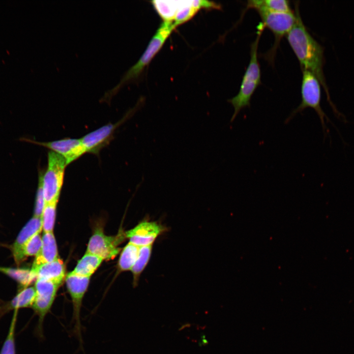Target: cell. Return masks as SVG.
Returning a JSON list of instances; mask_svg holds the SVG:
<instances>
[{
	"label": "cell",
	"instance_id": "cell-10",
	"mask_svg": "<svg viewBox=\"0 0 354 354\" xmlns=\"http://www.w3.org/2000/svg\"><path fill=\"white\" fill-rule=\"evenodd\" d=\"M265 28H268L275 37L273 52L277 47L280 40L286 36L294 26L296 19L295 13L277 12L267 11H257Z\"/></svg>",
	"mask_w": 354,
	"mask_h": 354
},
{
	"label": "cell",
	"instance_id": "cell-1",
	"mask_svg": "<svg viewBox=\"0 0 354 354\" xmlns=\"http://www.w3.org/2000/svg\"><path fill=\"white\" fill-rule=\"evenodd\" d=\"M296 22L286 35L287 41L302 68L312 72L323 86L327 99L335 115H343L332 103L324 74L323 47L313 37L305 26L300 15L298 4H295Z\"/></svg>",
	"mask_w": 354,
	"mask_h": 354
},
{
	"label": "cell",
	"instance_id": "cell-7",
	"mask_svg": "<svg viewBox=\"0 0 354 354\" xmlns=\"http://www.w3.org/2000/svg\"><path fill=\"white\" fill-rule=\"evenodd\" d=\"M61 285L45 279H36L35 284L36 296L32 306L38 316L36 332L38 336H43V324L46 315L50 311L58 290Z\"/></svg>",
	"mask_w": 354,
	"mask_h": 354
},
{
	"label": "cell",
	"instance_id": "cell-17",
	"mask_svg": "<svg viewBox=\"0 0 354 354\" xmlns=\"http://www.w3.org/2000/svg\"><path fill=\"white\" fill-rule=\"evenodd\" d=\"M36 296L34 287H29L23 289L1 311L3 313L11 310H19L21 308L32 307Z\"/></svg>",
	"mask_w": 354,
	"mask_h": 354
},
{
	"label": "cell",
	"instance_id": "cell-5",
	"mask_svg": "<svg viewBox=\"0 0 354 354\" xmlns=\"http://www.w3.org/2000/svg\"><path fill=\"white\" fill-rule=\"evenodd\" d=\"M67 164L61 155L52 151L48 154V166L41 174V182L45 204L58 202L63 183Z\"/></svg>",
	"mask_w": 354,
	"mask_h": 354
},
{
	"label": "cell",
	"instance_id": "cell-20",
	"mask_svg": "<svg viewBox=\"0 0 354 354\" xmlns=\"http://www.w3.org/2000/svg\"><path fill=\"white\" fill-rule=\"evenodd\" d=\"M0 271L16 280L23 289L28 287L35 279L36 280V276L31 269L0 267Z\"/></svg>",
	"mask_w": 354,
	"mask_h": 354
},
{
	"label": "cell",
	"instance_id": "cell-4",
	"mask_svg": "<svg viewBox=\"0 0 354 354\" xmlns=\"http://www.w3.org/2000/svg\"><path fill=\"white\" fill-rule=\"evenodd\" d=\"M302 77L301 85V101L285 120L288 123L298 113H301L307 108H311L317 113L320 119L324 135L328 132L325 120L331 122L327 115L324 112L321 105V83L317 78L311 72L302 70Z\"/></svg>",
	"mask_w": 354,
	"mask_h": 354
},
{
	"label": "cell",
	"instance_id": "cell-15",
	"mask_svg": "<svg viewBox=\"0 0 354 354\" xmlns=\"http://www.w3.org/2000/svg\"><path fill=\"white\" fill-rule=\"evenodd\" d=\"M58 258L57 245L53 232L43 233L42 246L38 254L35 256L31 268L53 262Z\"/></svg>",
	"mask_w": 354,
	"mask_h": 354
},
{
	"label": "cell",
	"instance_id": "cell-13",
	"mask_svg": "<svg viewBox=\"0 0 354 354\" xmlns=\"http://www.w3.org/2000/svg\"><path fill=\"white\" fill-rule=\"evenodd\" d=\"M42 229L41 218L33 216L20 231L12 246L13 255L17 265L24 260L22 255L24 245L32 236L40 233Z\"/></svg>",
	"mask_w": 354,
	"mask_h": 354
},
{
	"label": "cell",
	"instance_id": "cell-23",
	"mask_svg": "<svg viewBox=\"0 0 354 354\" xmlns=\"http://www.w3.org/2000/svg\"><path fill=\"white\" fill-rule=\"evenodd\" d=\"M18 312V310H14L8 334L3 343L0 354H16L15 332Z\"/></svg>",
	"mask_w": 354,
	"mask_h": 354
},
{
	"label": "cell",
	"instance_id": "cell-16",
	"mask_svg": "<svg viewBox=\"0 0 354 354\" xmlns=\"http://www.w3.org/2000/svg\"><path fill=\"white\" fill-rule=\"evenodd\" d=\"M246 8H254L257 11L293 12L289 1L286 0H250L247 1Z\"/></svg>",
	"mask_w": 354,
	"mask_h": 354
},
{
	"label": "cell",
	"instance_id": "cell-22",
	"mask_svg": "<svg viewBox=\"0 0 354 354\" xmlns=\"http://www.w3.org/2000/svg\"><path fill=\"white\" fill-rule=\"evenodd\" d=\"M58 202L45 204L41 216L43 233H53Z\"/></svg>",
	"mask_w": 354,
	"mask_h": 354
},
{
	"label": "cell",
	"instance_id": "cell-8",
	"mask_svg": "<svg viewBox=\"0 0 354 354\" xmlns=\"http://www.w3.org/2000/svg\"><path fill=\"white\" fill-rule=\"evenodd\" d=\"M140 106L139 102L117 122L114 124L109 123L81 138L86 152L97 154L113 138L116 129L131 117Z\"/></svg>",
	"mask_w": 354,
	"mask_h": 354
},
{
	"label": "cell",
	"instance_id": "cell-9",
	"mask_svg": "<svg viewBox=\"0 0 354 354\" xmlns=\"http://www.w3.org/2000/svg\"><path fill=\"white\" fill-rule=\"evenodd\" d=\"M125 237V233L122 232L114 236H108L104 234L101 228H97L89 239L86 252L103 260L113 259L119 253L120 248L118 245Z\"/></svg>",
	"mask_w": 354,
	"mask_h": 354
},
{
	"label": "cell",
	"instance_id": "cell-18",
	"mask_svg": "<svg viewBox=\"0 0 354 354\" xmlns=\"http://www.w3.org/2000/svg\"><path fill=\"white\" fill-rule=\"evenodd\" d=\"M103 260L99 257L86 252L78 261L74 269L71 272L81 276L90 277L99 266Z\"/></svg>",
	"mask_w": 354,
	"mask_h": 354
},
{
	"label": "cell",
	"instance_id": "cell-24",
	"mask_svg": "<svg viewBox=\"0 0 354 354\" xmlns=\"http://www.w3.org/2000/svg\"><path fill=\"white\" fill-rule=\"evenodd\" d=\"M41 246L42 237L39 233L36 234L27 241L22 248V255L24 259L28 256H36Z\"/></svg>",
	"mask_w": 354,
	"mask_h": 354
},
{
	"label": "cell",
	"instance_id": "cell-11",
	"mask_svg": "<svg viewBox=\"0 0 354 354\" xmlns=\"http://www.w3.org/2000/svg\"><path fill=\"white\" fill-rule=\"evenodd\" d=\"M166 228L156 221L144 220L125 232L129 242L139 247L152 245L157 237L166 230Z\"/></svg>",
	"mask_w": 354,
	"mask_h": 354
},
{
	"label": "cell",
	"instance_id": "cell-21",
	"mask_svg": "<svg viewBox=\"0 0 354 354\" xmlns=\"http://www.w3.org/2000/svg\"><path fill=\"white\" fill-rule=\"evenodd\" d=\"M152 245L140 247L137 259L131 271L133 275L134 284H137L139 278L149 261Z\"/></svg>",
	"mask_w": 354,
	"mask_h": 354
},
{
	"label": "cell",
	"instance_id": "cell-19",
	"mask_svg": "<svg viewBox=\"0 0 354 354\" xmlns=\"http://www.w3.org/2000/svg\"><path fill=\"white\" fill-rule=\"evenodd\" d=\"M140 247L129 242L122 249L118 262L120 271L131 270L139 253Z\"/></svg>",
	"mask_w": 354,
	"mask_h": 354
},
{
	"label": "cell",
	"instance_id": "cell-14",
	"mask_svg": "<svg viewBox=\"0 0 354 354\" xmlns=\"http://www.w3.org/2000/svg\"><path fill=\"white\" fill-rule=\"evenodd\" d=\"M36 279H42L61 285L65 278V268L63 262L59 258L56 260L31 268Z\"/></svg>",
	"mask_w": 354,
	"mask_h": 354
},
{
	"label": "cell",
	"instance_id": "cell-25",
	"mask_svg": "<svg viewBox=\"0 0 354 354\" xmlns=\"http://www.w3.org/2000/svg\"><path fill=\"white\" fill-rule=\"evenodd\" d=\"M45 203L43 194L41 174L40 173L38 187L36 191L34 216L36 217L41 218L42 212L45 206Z\"/></svg>",
	"mask_w": 354,
	"mask_h": 354
},
{
	"label": "cell",
	"instance_id": "cell-12",
	"mask_svg": "<svg viewBox=\"0 0 354 354\" xmlns=\"http://www.w3.org/2000/svg\"><path fill=\"white\" fill-rule=\"evenodd\" d=\"M43 146L63 157L68 165L86 152L81 139L65 138L49 142H39L28 140Z\"/></svg>",
	"mask_w": 354,
	"mask_h": 354
},
{
	"label": "cell",
	"instance_id": "cell-3",
	"mask_svg": "<svg viewBox=\"0 0 354 354\" xmlns=\"http://www.w3.org/2000/svg\"><path fill=\"white\" fill-rule=\"evenodd\" d=\"M264 28L262 23L257 27V36L251 44L250 60L243 76L238 92L228 100L234 109L231 122L234 120L242 109L250 106L251 97L261 84V73L258 59V48Z\"/></svg>",
	"mask_w": 354,
	"mask_h": 354
},
{
	"label": "cell",
	"instance_id": "cell-2",
	"mask_svg": "<svg viewBox=\"0 0 354 354\" xmlns=\"http://www.w3.org/2000/svg\"><path fill=\"white\" fill-rule=\"evenodd\" d=\"M176 28L172 21H164L152 36L146 50L138 61L124 73L115 87L105 92L101 100L106 102H110L122 87L138 78L162 48Z\"/></svg>",
	"mask_w": 354,
	"mask_h": 354
},
{
	"label": "cell",
	"instance_id": "cell-6",
	"mask_svg": "<svg viewBox=\"0 0 354 354\" xmlns=\"http://www.w3.org/2000/svg\"><path fill=\"white\" fill-rule=\"evenodd\" d=\"M90 277L81 276L70 272L65 278L66 287L72 302L73 332L78 339L79 346L82 350H83V340L80 318L81 310L83 299L89 285Z\"/></svg>",
	"mask_w": 354,
	"mask_h": 354
}]
</instances>
